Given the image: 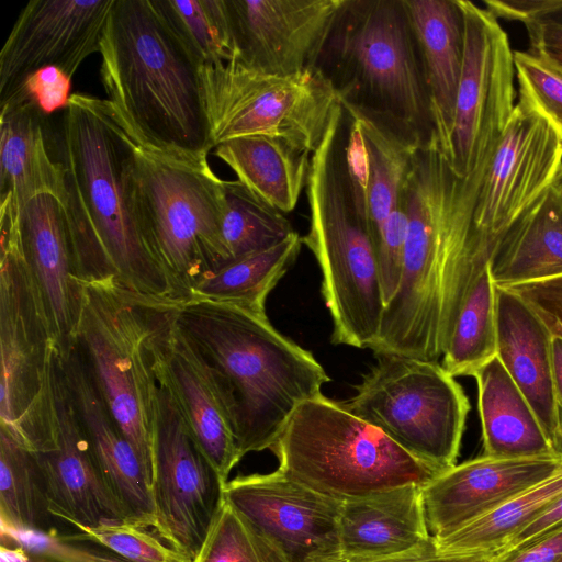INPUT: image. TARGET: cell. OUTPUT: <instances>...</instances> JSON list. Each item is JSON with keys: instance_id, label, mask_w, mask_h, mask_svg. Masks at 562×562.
<instances>
[{"instance_id": "2", "label": "cell", "mask_w": 562, "mask_h": 562, "mask_svg": "<svg viewBox=\"0 0 562 562\" xmlns=\"http://www.w3.org/2000/svg\"><path fill=\"white\" fill-rule=\"evenodd\" d=\"M59 153L64 204L80 283L117 278L148 296L179 301L131 206L127 149L99 98L71 94Z\"/></svg>"}, {"instance_id": "12", "label": "cell", "mask_w": 562, "mask_h": 562, "mask_svg": "<svg viewBox=\"0 0 562 562\" xmlns=\"http://www.w3.org/2000/svg\"><path fill=\"white\" fill-rule=\"evenodd\" d=\"M375 357L341 404L423 462L439 471L454 465L471 408L462 386L438 361Z\"/></svg>"}, {"instance_id": "24", "label": "cell", "mask_w": 562, "mask_h": 562, "mask_svg": "<svg viewBox=\"0 0 562 562\" xmlns=\"http://www.w3.org/2000/svg\"><path fill=\"white\" fill-rule=\"evenodd\" d=\"M495 302L496 357L532 407L554 448L561 413L553 381V337L528 304L507 288L495 285Z\"/></svg>"}, {"instance_id": "7", "label": "cell", "mask_w": 562, "mask_h": 562, "mask_svg": "<svg viewBox=\"0 0 562 562\" xmlns=\"http://www.w3.org/2000/svg\"><path fill=\"white\" fill-rule=\"evenodd\" d=\"M81 284L75 345L151 482L157 367L183 301L148 296L117 278Z\"/></svg>"}, {"instance_id": "53", "label": "cell", "mask_w": 562, "mask_h": 562, "mask_svg": "<svg viewBox=\"0 0 562 562\" xmlns=\"http://www.w3.org/2000/svg\"><path fill=\"white\" fill-rule=\"evenodd\" d=\"M558 562H562V558Z\"/></svg>"}, {"instance_id": "27", "label": "cell", "mask_w": 562, "mask_h": 562, "mask_svg": "<svg viewBox=\"0 0 562 562\" xmlns=\"http://www.w3.org/2000/svg\"><path fill=\"white\" fill-rule=\"evenodd\" d=\"M422 487L409 484L341 503L338 552L350 557L395 554L431 539Z\"/></svg>"}, {"instance_id": "8", "label": "cell", "mask_w": 562, "mask_h": 562, "mask_svg": "<svg viewBox=\"0 0 562 562\" xmlns=\"http://www.w3.org/2000/svg\"><path fill=\"white\" fill-rule=\"evenodd\" d=\"M317 68L341 104L376 116L419 146L436 136L404 0H346Z\"/></svg>"}, {"instance_id": "1", "label": "cell", "mask_w": 562, "mask_h": 562, "mask_svg": "<svg viewBox=\"0 0 562 562\" xmlns=\"http://www.w3.org/2000/svg\"><path fill=\"white\" fill-rule=\"evenodd\" d=\"M488 159L460 177L436 136L415 150L406 187L403 273L371 348L375 356L442 357L472 283L495 256L474 224Z\"/></svg>"}, {"instance_id": "44", "label": "cell", "mask_w": 562, "mask_h": 562, "mask_svg": "<svg viewBox=\"0 0 562 562\" xmlns=\"http://www.w3.org/2000/svg\"><path fill=\"white\" fill-rule=\"evenodd\" d=\"M487 555L441 553L434 538L423 544L395 554L350 557L337 552L316 557L308 562H484Z\"/></svg>"}, {"instance_id": "39", "label": "cell", "mask_w": 562, "mask_h": 562, "mask_svg": "<svg viewBox=\"0 0 562 562\" xmlns=\"http://www.w3.org/2000/svg\"><path fill=\"white\" fill-rule=\"evenodd\" d=\"M519 101L540 114L562 144V65L533 50H514Z\"/></svg>"}, {"instance_id": "47", "label": "cell", "mask_w": 562, "mask_h": 562, "mask_svg": "<svg viewBox=\"0 0 562 562\" xmlns=\"http://www.w3.org/2000/svg\"><path fill=\"white\" fill-rule=\"evenodd\" d=\"M562 525V494L498 553L522 548ZM497 554V553H496Z\"/></svg>"}, {"instance_id": "23", "label": "cell", "mask_w": 562, "mask_h": 562, "mask_svg": "<svg viewBox=\"0 0 562 562\" xmlns=\"http://www.w3.org/2000/svg\"><path fill=\"white\" fill-rule=\"evenodd\" d=\"M59 356L72 402L108 485L131 520L155 531L151 482L139 457L110 412L77 346Z\"/></svg>"}, {"instance_id": "43", "label": "cell", "mask_w": 562, "mask_h": 562, "mask_svg": "<svg viewBox=\"0 0 562 562\" xmlns=\"http://www.w3.org/2000/svg\"><path fill=\"white\" fill-rule=\"evenodd\" d=\"M507 289L528 304L552 337L562 338V276Z\"/></svg>"}, {"instance_id": "35", "label": "cell", "mask_w": 562, "mask_h": 562, "mask_svg": "<svg viewBox=\"0 0 562 562\" xmlns=\"http://www.w3.org/2000/svg\"><path fill=\"white\" fill-rule=\"evenodd\" d=\"M48 502L35 454L0 430V519L15 529H46Z\"/></svg>"}, {"instance_id": "25", "label": "cell", "mask_w": 562, "mask_h": 562, "mask_svg": "<svg viewBox=\"0 0 562 562\" xmlns=\"http://www.w3.org/2000/svg\"><path fill=\"white\" fill-rule=\"evenodd\" d=\"M341 105L349 121V169L363 193L375 245L387 218L406 202L412 160L419 145L376 116L351 105Z\"/></svg>"}, {"instance_id": "20", "label": "cell", "mask_w": 562, "mask_h": 562, "mask_svg": "<svg viewBox=\"0 0 562 562\" xmlns=\"http://www.w3.org/2000/svg\"><path fill=\"white\" fill-rule=\"evenodd\" d=\"M562 472V458L480 456L441 471L422 487L427 527L438 540Z\"/></svg>"}, {"instance_id": "46", "label": "cell", "mask_w": 562, "mask_h": 562, "mask_svg": "<svg viewBox=\"0 0 562 562\" xmlns=\"http://www.w3.org/2000/svg\"><path fill=\"white\" fill-rule=\"evenodd\" d=\"M561 558L562 525L522 548L494 554L486 562H558Z\"/></svg>"}, {"instance_id": "52", "label": "cell", "mask_w": 562, "mask_h": 562, "mask_svg": "<svg viewBox=\"0 0 562 562\" xmlns=\"http://www.w3.org/2000/svg\"><path fill=\"white\" fill-rule=\"evenodd\" d=\"M553 186L562 193V168L560 169Z\"/></svg>"}, {"instance_id": "16", "label": "cell", "mask_w": 562, "mask_h": 562, "mask_svg": "<svg viewBox=\"0 0 562 562\" xmlns=\"http://www.w3.org/2000/svg\"><path fill=\"white\" fill-rule=\"evenodd\" d=\"M50 448L34 453L52 517L70 527L131 520L108 485L68 390L57 347L49 372Z\"/></svg>"}, {"instance_id": "9", "label": "cell", "mask_w": 562, "mask_h": 562, "mask_svg": "<svg viewBox=\"0 0 562 562\" xmlns=\"http://www.w3.org/2000/svg\"><path fill=\"white\" fill-rule=\"evenodd\" d=\"M271 451L280 472L339 503L425 486L441 472L323 394L297 406Z\"/></svg>"}, {"instance_id": "48", "label": "cell", "mask_w": 562, "mask_h": 562, "mask_svg": "<svg viewBox=\"0 0 562 562\" xmlns=\"http://www.w3.org/2000/svg\"><path fill=\"white\" fill-rule=\"evenodd\" d=\"M529 38V49L549 56L562 65V25L552 22L524 23Z\"/></svg>"}, {"instance_id": "38", "label": "cell", "mask_w": 562, "mask_h": 562, "mask_svg": "<svg viewBox=\"0 0 562 562\" xmlns=\"http://www.w3.org/2000/svg\"><path fill=\"white\" fill-rule=\"evenodd\" d=\"M194 562H289L225 499Z\"/></svg>"}, {"instance_id": "3", "label": "cell", "mask_w": 562, "mask_h": 562, "mask_svg": "<svg viewBox=\"0 0 562 562\" xmlns=\"http://www.w3.org/2000/svg\"><path fill=\"white\" fill-rule=\"evenodd\" d=\"M99 104L127 149L131 206L173 295L187 302L207 277L233 260L223 233L226 180L207 154L162 146L145 136L108 99Z\"/></svg>"}, {"instance_id": "6", "label": "cell", "mask_w": 562, "mask_h": 562, "mask_svg": "<svg viewBox=\"0 0 562 562\" xmlns=\"http://www.w3.org/2000/svg\"><path fill=\"white\" fill-rule=\"evenodd\" d=\"M349 121L336 106L306 178L310 226L301 237L322 272L331 341L372 348L385 311L374 240L347 156Z\"/></svg>"}, {"instance_id": "17", "label": "cell", "mask_w": 562, "mask_h": 562, "mask_svg": "<svg viewBox=\"0 0 562 562\" xmlns=\"http://www.w3.org/2000/svg\"><path fill=\"white\" fill-rule=\"evenodd\" d=\"M236 59L289 76L318 66L346 0H225Z\"/></svg>"}, {"instance_id": "18", "label": "cell", "mask_w": 562, "mask_h": 562, "mask_svg": "<svg viewBox=\"0 0 562 562\" xmlns=\"http://www.w3.org/2000/svg\"><path fill=\"white\" fill-rule=\"evenodd\" d=\"M224 499L289 562L337 552L341 503L293 481L278 469L238 475L224 485Z\"/></svg>"}, {"instance_id": "37", "label": "cell", "mask_w": 562, "mask_h": 562, "mask_svg": "<svg viewBox=\"0 0 562 562\" xmlns=\"http://www.w3.org/2000/svg\"><path fill=\"white\" fill-rule=\"evenodd\" d=\"M222 233L233 259L269 248L293 232L284 213L254 196L237 180L226 181Z\"/></svg>"}, {"instance_id": "14", "label": "cell", "mask_w": 562, "mask_h": 562, "mask_svg": "<svg viewBox=\"0 0 562 562\" xmlns=\"http://www.w3.org/2000/svg\"><path fill=\"white\" fill-rule=\"evenodd\" d=\"M464 19V57L457 94L449 162L467 177L491 156L515 109L514 52L497 18L459 0Z\"/></svg>"}, {"instance_id": "11", "label": "cell", "mask_w": 562, "mask_h": 562, "mask_svg": "<svg viewBox=\"0 0 562 562\" xmlns=\"http://www.w3.org/2000/svg\"><path fill=\"white\" fill-rule=\"evenodd\" d=\"M212 149L247 136L280 138L311 155L339 99L318 69L279 76L237 60L199 67Z\"/></svg>"}, {"instance_id": "41", "label": "cell", "mask_w": 562, "mask_h": 562, "mask_svg": "<svg viewBox=\"0 0 562 562\" xmlns=\"http://www.w3.org/2000/svg\"><path fill=\"white\" fill-rule=\"evenodd\" d=\"M1 543L23 549L55 562H130L113 551L89 541L68 538L55 529H15L1 524Z\"/></svg>"}, {"instance_id": "32", "label": "cell", "mask_w": 562, "mask_h": 562, "mask_svg": "<svg viewBox=\"0 0 562 562\" xmlns=\"http://www.w3.org/2000/svg\"><path fill=\"white\" fill-rule=\"evenodd\" d=\"M302 245L301 236L293 232L269 248L235 258L203 280L192 299L231 304L267 316V297L294 263Z\"/></svg>"}, {"instance_id": "28", "label": "cell", "mask_w": 562, "mask_h": 562, "mask_svg": "<svg viewBox=\"0 0 562 562\" xmlns=\"http://www.w3.org/2000/svg\"><path fill=\"white\" fill-rule=\"evenodd\" d=\"M473 378L484 456L513 459L558 456L532 407L497 357Z\"/></svg>"}, {"instance_id": "33", "label": "cell", "mask_w": 562, "mask_h": 562, "mask_svg": "<svg viewBox=\"0 0 562 562\" xmlns=\"http://www.w3.org/2000/svg\"><path fill=\"white\" fill-rule=\"evenodd\" d=\"M562 494V472L513 497L493 512L436 540L441 553L492 557Z\"/></svg>"}, {"instance_id": "50", "label": "cell", "mask_w": 562, "mask_h": 562, "mask_svg": "<svg viewBox=\"0 0 562 562\" xmlns=\"http://www.w3.org/2000/svg\"><path fill=\"white\" fill-rule=\"evenodd\" d=\"M552 367L555 397L562 413V338L552 339Z\"/></svg>"}, {"instance_id": "29", "label": "cell", "mask_w": 562, "mask_h": 562, "mask_svg": "<svg viewBox=\"0 0 562 562\" xmlns=\"http://www.w3.org/2000/svg\"><path fill=\"white\" fill-rule=\"evenodd\" d=\"M0 105V195L11 194L19 211L40 194L64 198L63 168L47 151L44 115L31 102Z\"/></svg>"}, {"instance_id": "26", "label": "cell", "mask_w": 562, "mask_h": 562, "mask_svg": "<svg viewBox=\"0 0 562 562\" xmlns=\"http://www.w3.org/2000/svg\"><path fill=\"white\" fill-rule=\"evenodd\" d=\"M419 47L435 134L450 159L456 103L464 57L459 0H404Z\"/></svg>"}, {"instance_id": "45", "label": "cell", "mask_w": 562, "mask_h": 562, "mask_svg": "<svg viewBox=\"0 0 562 562\" xmlns=\"http://www.w3.org/2000/svg\"><path fill=\"white\" fill-rule=\"evenodd\" d=\"M486 10L505 20L552 22L562 25V0H485Z\"/></svg>"}, {"instance_id": "13", "label": "cell", "mask_w": 562, "mask_h": 562, "mask_svg": "<svg viewBox=\"0 0 562 562\" xmlns=\"http://www.w3.org/2000/svg\"><path fill=\"white\" fill-rule=\"evenodd\" d=\"M151 479L155 532L191 562L224 501V484L194 440L166 383L157 376Z\"/></svg>"}, {"instance_id": "5", "label": "cell", "mask_w": 562, "mask_h": 562, "mask_svg": "<svg viewBox=\"0 0 562 562\" xmlns=\"http://www.w3.org/2000/svg\"><path fill=\"white\" fill-rule=\"evenodd\" d=\"M108 100L151 140L175 149H212L199 63L156 0H114L101 40Z\"/></svg>"}, {"instance_id": "36", "label": "cell", "mask_w": 562, "mask_h": 562, "mask_svg": "<svg viewBox=\"0 0 562 562\" xmlns=\"http://www.w3.org/2000/svg\"><path fill=\"white\" fill-rule=\"evenodd\" d=\"M167 23L199 65L236 59L225 0H156Z\"/></svg>"}, {"instance_id": "31", "label": "cell", "mask_w": 562, "mask_h": 562, "mask_svg": "<svg viewBox=\"0 0 562 562\" xmlns=\"http://www.w3.org/2000/svg\"><path fill=\"white\" fill-rule=\"evenodd\" d=\"M215 156L254 196L282 213L293 211L306 184L311 154L268 136H247L220 144Z\"/></svg>"}, {"instance_id": "19", "label": "cell", "mask_w": 562, "mask_h": 562, "mask_svg": "<svg viewBox=\"0 0 562 562\" xmlns=\"http://www.w3.org/2000/svg\"><path fill=\"white\" fill-rule=\"evenodd\" d=\"M114 0H31L0 52V100L31 72L55 66L70 78L99 53Z\"/></svg>"}, {"instance_id": "42", "label": "cell", "mask_w": 562, "mask_h": 562, "mask_svg": "<svg viewBox=\"0 0 562 562\" xmlns=\"http://www.w3.org/2000/svg\"><path fill=\"white\" fill-rule=\"evenodd\" d=\"M71 79L55 66H46L29 74L5 98V102H31L43 115L67 108L71 97Z\"/></svg>"}, {"instance_id": "34", "label": "cell", "mask_w": 562, "mask_h": 562, "mask_svg": "<svg viewBox=\"0 0 562 562\" xmlns=\"http://www.w3.org/2000/svg\"><path fill=\"white\" fill-rule=\"evenodd\" d=\"M497 355L495 283L491 263L472 283L442 355V367L454 378L473 376Z\"/></svg>"}, {"instance_id": "4", "label": "cell", "mask_w": 562, "mask_h": 562, "mask_svg": "<svg viewBox=\"0 0 562 562\" xmlns=\"http://www.w3.org/2000/svg\"><path fill=\"white\" fill-rule=\"evenodd\" d=\"M176 325L222 376L241 457L271 450L297 406L322 394L329 380L314 356L268 316L192 299L178 307Z\"/></svg>"}, {"instance_id": "10", "label": "cell", "mask_w": 562, "mask_h": 562, "mask_svg": "<svg viewBox=\"0 0 562 562\" xmlns=\"http://www.w3.org/2000/svg\"><path fill=\"white\" fill-rule=\"evenodd\" d=\"M0 430L33 453L50 448L49 372L56 348L23 258L19 212L0 201Z\"/></svg>"}, {"instance_id": "21", "label": "cell", "mask_w": 562, "mask_h": 562, "mask_svg": "<svg viewBox=\"0 0 562 562\" xmlns=\"http://www.w3.org/2000/svg\"><path fill=\"white\" fill-rule=\"evenodd\" d=\"M24 261L59 352L74 344L82 308L74 244L64 198L44 193L19 211Z\"/></svg>"}, {"instance_id": "51", "label": "cell", "mask_w": 562, "mask_h": 562, "mask_svg": "<svg viewBox=\"0 0 562 562\" xmlns=\"http://www.w3.org/2000/svg\"><path fill=\"white\" fill-rule=\"evenodd\" d=\"M555 452L557 454L562 458V413H561V422H560V431H559V437H558V440H557V443H555Z\"/></svg>"}, {"instance_id": "40", "label": "cell", "mask_w": 562, "mask_h": 562, "mask_svg": "<svg viewBox=\"0 0 562 562\" xmlns=\"http://www.w3.org/2000/svg\"><path fill=\"white\" fill-rule=\"evenodd\" d=\"M72 528L68 538L100 544L130 562H191L150 528L133 520Z\"/></svg>"}, {"instance_id": "54", "label": "cell", "mask_w": 562, "mask_h": 562, "mask_svg": "<svg viewBox=\"0 0 562 562\" xmlns=\"http://www.w3.org/2000/svg\"><path fill=\"white\" fill-rule=\"evenodd\" d=\"M486 561H487V560H486ZM486 561H484V562H486Z\"/></svg>"}, {"instance_id": "30", "label": "cell", "mask_w": 562, "mask_h": 562, "mask_svg": "<svg viewBox=\"0 0 562 562\" xmlns=\"http://www.w3.org/2000/svg\"><path fill=\"white\" fill-rule=\"evenodd\" d=\"M491 273L502 288L562 276V193L553 184L505 235Z\"/></svg>"}, {"instance_id": "15", "label": "cell", "mask_w": 562, "mask_h": 562, "mask_svg": "<svg viewBox=\"0 0 562 562\" xmlns=\"http://www.w3.org/2000/svg\"><path fill=\"white\" fill-rule=\"evenodd\" d=\"M562 168V144L552 126L518 101L487 161L474 224L495 251L520 216L550 188Z\"/></svg>"}, {"instance_id": "22", "label": "cell", "mask_w": 562, "mask_h": 562, "mask_svg": "<svg viewBox=\"0 0 562 562\" xmlns=\"http://www.w3.org/2000/svg\"><path fill=\"white\" fill-rule=\"evenodd\" d=\"M157 376L169 387L199 448L225 485L243 458L233 405L217 370L176 321L161 351Z\"/></svg>"}, {"instance_id": "49", "label": "cell", "mask_w": 562, "mask_h": 562, "mask_svg": "<svg viewBox=\"0 0 562 562\" xmlns=\"http://www.w3.org/2000/svg\"><path fill=\"white\" fill-rule=\"evenodd\" d=\"M0 562H55L34 554L20 546L1 543Z\"/></svg>"}]
</instances>
